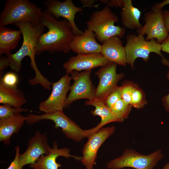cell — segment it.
<instances>
[{
	"mask_svg": "<svg viewBox=\"0 0 169 169\" xmlns=\"http://www.w3.org/2000/svg\"><path fill=\"white\" fill-rule=\"evenodd\" d=\"M41 23L48 31L43 33L36 43L35 55L47 51L66 53L69 52L71 43L74 35L69 21L64 18L58 21L47 10L42 11Z\"/></svg>",
	"mask_w": 169,
	"mask_h": 169,
	"instance_id": "cell-1",
	"label": "cell"
},
{
	"mask_svg": "<svg viewBox=\"0 0 169 169\" xmlns=\"http://www.w3.org/2000/svg\"><path fill=\"white\" fill-rule=\"evenodd\" d=\"M21 31L23 36L22 44L16 53L7 56L11 69L15 73L19 72L21 68V61L24 57L29 56L30 64L36 63L35 55L37 40L43 33L45 27L41 24L36 25L27 22H21L14 24Z\"/></svg>",
	"mask_w": 169,
	"mask_h": 169,
	"instance_id": "cell-2",
	"label": "cell"
},
{
	"mask_svg": "<svg viewBox=\"0 0 169 169\" xmlns=\"http://www.w3.org/2000/svg\"><path fill=\"white\" fill-rule=\"evenodd\" d=\"M42 12L28 0H8L0 15V27L24 21L39 25Z\"/></svg>",
	"mask_w": 169,
	"mask_h": 169,
	"instance_id": "cell-3",
	"label": "cell"
},
{
	"mask_svg": "<svg viewBox=\"0 0 169 169\" xmlns=\"http://www.w3.org/2000/svg\"><path fill=\"white\" fill-rule=\"evenodd\" d=\"M119 20L110 7L106 6L91 14L90 19L86 22L87 29L95 32L96 38L101 43L113 36L120 38L124 36L125 31L124 27L114 25Z\"/></svg>",
	"mask_w": 169,
	"mask_h": 169,
	"instance_id": "cell-4",
	"label": "cell"
},
{
	"mask_svg": "<svg viewBox=\"0 0 169 169\" xmlns=\"http://www.w3.org/2000/svg\"><path fill=\"white\" fill-rule=\"evenodd\" d=\"M163 157L161 149L145 155L134 149H126L120 156L110 161L107 164V167L110 169H121L125 167L154 169Z\"/></svg>",
	"mask_w": 169,
	"mask_h": 169,
	"instance_id": "cell-5",
	"label": "cell"
},
{
	"mask_svg": "<svg viewBox=\"0 0 169 169\" xmlns=\"http://www.w3.org/2000/svg\"><path fill=\"white\" fill-rule=\"evenodd\" d=\"M26 117V122L29 125L44 120H52L55 124V128H61V131L66 138L76 142H79L88 136L87 130L82 129L67 116L63 111L44 113L40 115L29 113L27 114Z\"/></svg>",
	"mask_w": 169,
	"mask_h": 169,
	"instance_id": "cell-6",
	"label": "cell"
},
{
	"mask_svg": "<svg viewBox=\"0 0 169 169\" xmlns=\"http://www.w3.org/2000/svg\"><path fill=\"white\" fill-rule=\"evenodd\" d=\"M126 40L124 49L127 63L130 65L133 69H134L135 61L138 58L147 62L150 53L152 52L156 53L162 58L164 57L161 53V44L155 39L146 41L143 36L129 33L126 36Z\"/></svg>",
	"mask_w": 169,
	"mask_h": 169,
	"instance_id": "cell-7",
	"label": "cell"
},
{
	"mask_svg": "<svg viewBox=\"0 0 169 169\" xmlns=\"http://www.w3.org/2000/svg\"><path fill=\"white\" fill-rule=\"evenodd\" d=\"M91 70L79 72L73 71L71 74L74 81L70 86V93L66 100L64 108L69 107L74 101L86 99L91 100L95 98L96 89L91 80Z\"/></svg>",
	"mask_w": 169,
	"mask_h": 169,
	"instance_id": "cell-8",
	"label": "cell"
},
{
	"mask_svg": "<svg viewBox=\"0 0 169 169\" xmlns=\"http://www.w3.org/2000/svg\"><path fill=\"white\" fill-rule=\"evenodd\" d=\"M71 76L66 74L57 81L52 83V91L48 98L41 102L38 108L40 111L49 113L63 111L67 99V94L70 90Z\"/></svg>",
	"mask_w": 169,
	"mask_h": 169,
	"instance_id": "cell-9",
	"label": "cell"
},
{
	"mask_svg": "<svg viewBox=\"0 0 169 169\" xmlns=\"http://www.w3.org/2000/svg\"><path fill=\"white\" fill-rule=\"evenodd\" d=\"M117 64L109 62L105 66L100 67L95 74L99 79L95 98L104 102L107 96L118 86L117 84L124 76L123 74L116 72Z\"/></svg>",
	"mask_w": 169,
	"mask_h": 169,
	"instance_id": "cell-10",
	"label": "cell"
},
{
	"mask_svg": "<svg viewBox=\"0 0 169 169\" xmlns=\"http://www.w3.org/2000/svg\"><path fill=\"white\" fill-rule=\"evenodd\" d=\"M114 126L102 127L97 132L88 137L82 149L81 161L86 169H93L98 151L103 144L115 131Z\"/></svg>",
	"mask_w": 169,
	"mask_h": 169,
	"instance_id": "cell-11",
	"label": "cell"
},
{
	"mask_svg": "<svg viewBox=\"0 0 169 169\" xmlns=\"http://www.w3.org/2000/svg\"><path fill=\"white\" fill-rule=\"evenodd\" d=\"M162 9L156 11L151 10L144 14V26L136 30L137 35H147L146 41L155 39L161 44L168 33L166 29L163 18Z\"/></svg>",
	"mask_w": 169,
	"mask_h": 169,
	"instance_id": "cell-12",
	"label": "cell"
},
{
	"mask_svg": "<svg viewBox=\"0 0 169 169\" xmlns=\"http://www.w3.org/2000/svg\"><path fill=\"white\" fill-rule=\"evenodd\" d=\"M44 5L49 12L57 20L64 17L69 22L74 36L83 34L84 32L80 30L74 22L75 15L77 13L83 11V8L74 5L71 0L61 2L58 0H47Z\"/></svg>",
	"mask_w": 169,
	"mask_h": 169,
	"instance_id": "cell-13",
	"label": "cell"
},
{
	"mask_svg": "<svg viewBox=\"0 0 169 169\" xmlns=\"http://www.w3.org/2000/svg\"><path fill=\"white\" fill-rule=\"evenodd\" d=\"M48 141L46 134L38 131L35 132L29 140L26 150L19 155V161L21 168L27 164H34L41 156L49 154L51 148Z\"/></svg>",
	"mask_w": 169,
	"mask_h": 169,
	"instance_id": "cell-14",
	"label": "cell"
},
{
	"mask_svg": "<svg viewBox=\"0 0 169 169\" xmlns=\"http://www.w3.org/2000/svg\"><path fill=\"white\" fill-rule=\"evenodd\" d=\"M109 62L101 53L78 54L64 62L63 67L66 74H69L73 70L79 72L83 70H91L98 67H103Z\"/></svg>",
	"mask_w": 169,
	"mask_h": 169,
	"instance_id": "cell-15",
	"label": "cell"
},
{
	"mask_svg": "<svg viewBox=\"0 0 169 169\" xmlns=\"http://www.w3.org/2000/svg\"><path fill=\"white\" fill-rule=\"evenodd\" d=\"M70 151L69 148H59L57 141H54L49 154L41 156L34 164L30 165V167L34 169H58L61 166L56 161L59 156L66 158L72 157L76 160L81 161V157L72 155L70 154Z\"/></svg>",
	"mask_w": 169,
	"mask_h": 169,
	"instance_id": "cell-16",
	"label": "cell"
},
{
	"mask_svg": "<svg viewBox=\"0 0 169 169\" xmlns=\"http://www.w3.org/2000/svg\"><path fill=\"white\" fill-rule=\"evenodd\" d=\"M96 38L95 33L87 28L83 34L74 36L70 49L78 54L101 53L102 45L97 42Z\"/></svg>",
	"mask_w": 169,
	"mask_h": 169,
	"instance_id": "cell-17",
	"label": "cell"
},
{
	"mask_svg": "<svg viewBox=\"0 0 169 169\" xmlns=\"http://www.w3.org/2000/svg\"><path fill=\"white\" fill-rule=\"evenodd\" d=\"M101 53L109 62L125 66L127 61L124 47L120 38L113 36L102 43Z\"/></svg>",
	"mask_w": 169,
	"mask_h": 169,
	"instance_id": "cell-18",
	"label": "cell"
},
{
	"mask_svg": "<svg viewBox=\"0 0 169 169\" xmlns=\"http://www.w3.org/2000/svg\"><path fill=\"white\" fill-rule=\"evenodd\" d=\"M85 104L86 105L95 107V109L91 111V113L94 116H99L101 118L100 122L96 127L88 130L90 136L98 132L101 128L109 123L114 122H120L111 110L102 101L95 98L92 100L86 101Z\"/></svg>",
	"mask_w": 169,
	"mask_h": 169,
	"instance_id": "cell-19",
	"label": "cell"
},
{
	"mask_svg": "<svg viewBox=\"0 0 169 169\" xmlns=\"http://www.w3.org/2000/svg\"><path fill=\"white\" fill-rule=\"evenodd\" d=\"M26 119V116L19 114L0 120V141L5 145H9L12 136L18 132Z\"/></svg>",
	"mask_w": 169,
	"mask_h": 169,
	"instance_id": "cell-20",
	"label": "cell"
},
{
	"mask_svg": "<svg viewBox=\"0 0 169 169\" xmlns=\"http://www.w3.org/2000/svg\"><path fill=\"white\" fill-rule=\"evenodd\" d=\"M123 5L120 12L122 24L130 30H138L142 26L139 21L141 11L134 6L131 0H123Z\"/></svg>",
	"mask_w": 169,
	"mask_h": 169,
	"instance_id": "cell-21",
	"label": "cell"
},
{
	"mask_svg": "<svg viewBox=\"0 0 169 169\" xmlns=\"http://www.w3.org/2000/svg\"><path fill=\"white\" fill-rule=\"evenodd\" d=\"M21 31L14 30L5 26L0 27V55L8 56L17 47L20 36Z\"/></svg>",
	"mask_w": 169,
	"mask_h": 169,
	"instance_id": "cell-22",
	"label": "cell"
},
{
	"mask_svg": "<svg viewBox=\"0 0 169 169\" xmlns=\"http://www.w3.org/2000/svg\"><path fill=\"white\" fill-rule=\"evenodd\" d=\"M27 102L23 91L17 87H10L0 83V103L19 108Z\"/></svg>",
	"mask_w": 169,
	"mask_h": 169,
	"instance_id": "cell-23",
	"label": "cell"
},
{
	"mask_svg": "<svg viewBox=\"0 0 169 169\" xmlns=\"http://www.w3.org/2000/svg\"><path fill=\"white\" fill-rule=\"evenodd\" d=\"M132 106L131 104L126 103L121 98L116 102L111 110L120 122H122L128 117Z\"/></svg>",
	"mask_w": 169,
	"mask_h": 169,
	"instance_id": "cell-24",
	"label": "cell"
},
{
	"mask_svg": "<svg viewBox=\"0 0 169 169\" xmlns=\"http://www.w3.org/2000/svg\"><path fill=\"white\" fill-rule=\"evenodd\" d=\"M31 111L27 108H15L8 104H2L0 105V120L7 118L22 112Z\"/></svg>",
	"mask_w": 169,
	"mask_h": 169,
	"instance_id": "cell-25",
	"label": "cell"
},
{
	"mask_svg": "<svg viewBox=\"0 0 169 169\" xmlns=\"http://www.w3.org/2000/svg\"><path fill=\"white\" fill-rule=\"evenodd\" d=\"M144 93L137 85L135 87L131 96V105L137 109L142 108L147 104Z\"/></svg>",
	"mask_w": 169,
	"mask_h": 169,
	"instance_id": "cell-26",
	"label": "cell"
},
{
	"mask_svg": "<svg viewBox=\"0 0 169 169\" xmlns=\"http://www.w3.org/2000/svg\"><path fill=\"white\" fill-rule=\"evenodd\" d=\"M136 84L132 82L125 81L121 87V99L126 103L131 104V96Z\"/></svg>",
	"mask_w": 169,
	"mask_h": 169,
	"instance_id": "cell-27",
	"label": "cell"
},
{
	"mask_svg": "<svg viewBox=\"0 0 169 169\" xmlns=\"http://www.w3.org/2000/svg\"><path fill=\"white\" fill-rule=\"evenodd\" d=\"M0 83L5 86L10 87H17L18 77L16 73L8 72L0 78Z\"/></svg>",
	"mask_w": 169,
	"mask_h": 169,
	"instance_id": "cell-28",
	"label": "cell"
},
{
	"mask_svg": "<svg viewBox=\"0 0 169 169\" xmlns=\"http://www.w3.org/2000/svg\"><path fill=\"white\" fill-rule=\"evenodd\" d=\"M121 98V87L117 86L107 96L104 103L108 108L111 109L116 102Z\"/></svg>",
	"mask_w": 169,
	"mask_h": 169,
	"instance_id": "cell-29",
	"label": "cell"
},
{
	"mask_svg": "<svg viewBox=\"0 0 169 169\" xmlns=\"http://www.w3.org/2000/svg\"><path fill=\"white\" fill-rule=\"evenodd\" d=\"M161 62L165 65L168 66V70L167 72L166 77L169 80V61L164 57L162 58ZM162 103L163 106L165 110L169 113V93L164 96L162 99Z\"/></svg>",
	"mask_w": 169,
	"mask_h": 169,
	"instance_id": "cell-30",
	"label": "cell"
},
{
	"mask_svg": "<svg viewBox=\"0 0 169 169\" xmlns=\"http://www.w3.org/2000/svg\"><path fill=\"white\" fill-rule=\"evenodd\" d=\"M15 150L16 152L14 158L11 162L9 166L6 169H22L20 166L19 161V157L20 155L19 146L17 145L15 148Z\"/></svg>",
	"mask_w": 169,
	"mask_h": 169,
	"instance_id": "cell-31",
	"label": "cell"
},
{
	"mask_svg": "<svg viewBox=\"0 0 169 169\" xmlns=\"http://www.w3.org/2000/svg\"><path fill=\"white\" fill-rule=\"evenodd\" d=\"M9 67V64L7 57H0V78L3 76V70Z\"/></svg>",
	"mask_w": 169,
	"mask_h": 169,
	"instance_id": "cell-32",
	"label": "cell"
},
{
	"mask_svg": "<svg viewBox=\"0 0 169 169\" xmlns=\"http://www.w3.org/2000/svg\"><path fill=\"white\" fill-rule=\"evenodd\" d=\"M103 3L106 5V6L110 7H115L122 8L123 5V0H104Z\"/></svg>",
	"mask_w": 169,
	"mask_h": 169,
	"instance_id": "cell-33",
	"label": "cell"
},
{
	"mask_svg": "<svg viewBox=\"0 0 169 169\" xmlns=\"http://www.w3.org/2000/svg\"><path fill=\"white\" fill-rule=\"evenodd\" d=\"M163 18L164 25L167 33H169V10L163 11Z\"/></svg>",
	"mask_w": 169,
	"mask_h": 169,
	"instance_id": "cell-34",
	"label": "cell"
},
{
	"mask_svg": "<svg viewBox=\"0 0 169 169\" xmlns=\"http://www.w3.org/2000/svg\"><path fill=\"white\" fill-rule=\"evenodd\" d=\"M168 4H169V0H165L159 3H156L152 6L151 10L156 11L160 10Z\"/></svg>",
	"mask_w": 169,
	"mask_h": 169,
	"instance_id": "cell-35",
	"label": "cell"
},
{
	"mask_svg": "<svg viewBox=\"0 0 169 169\" xmlns=\"http://www.w3.org/2000/svg\"><path fill=\"white\" fill-rule=\"evenodd\" d=\"M161 50L169 54V34L161 44Z\"/></svg>",
	"mask_w": 169,
	"mask_h": 169,
	"instance_id": "cell-36",
	"label": "cell"
},
{
	"mask_svg": "<svg viewBox=\"0 0 169 169\" xmlns=\"http://www.w3.org/2000/svg\"><path fill=\"white\" fill-rule=\"evenodd\" d=\"M80 2L83 7L91 8L95 2L94 0H80Z\"/></svg>",
	"mask_w": 169,
	"mask_h": 169,
	"instance_id": "cell-37",
	"label": "cell"
},
{
	"mask_svg": "<svg viewBox=\"0 0 169 169\" xmlns=\"http://www.w3.org/2000/svg\"><path fill=\"white\" fill-rule=\"evenodd\" d=\"M162 169H169V162L166 163Z\"/></svg>",
	"mask_w": 169,
	"mask_h": 169,
	"instance_id": "cell-38",
	"label": "cell"
}]
</instances>
